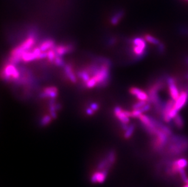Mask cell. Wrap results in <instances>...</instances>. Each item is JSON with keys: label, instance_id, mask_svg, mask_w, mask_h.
Returning a JSON list of instances; mask_svg holds the SVG:
<instances>
[{"label": "cell", "instance_id": "6da1fadb", "mask_svg": "<svg viewBox=\"0 0 188 187\" xmlns=\"http://www.w3.org/2000/svg\"><path fill=\"white\" fill-rule=\"evenodd\" d=\"M188 151V137L178 134H173L169 137L166 151L170 156H178Z\"/></svg>", "mask_w": 188, "mask_h": 187}, {"label": "cell", "instance_id": "7a4b0ae2", "mask_svg": "<svg viewBox=\"0 0 188 187\" xmlns=\"http://www.w3.org/2000/svg\"><path fill=\"white\" fill-rule=\"evenodd\" d=\"M89 72H93V77L85 84L87 88L91 89L97 85H104L107 83L109 75V66L107 63H103L100 66H93Z\"/></svg>", "mask_w": 188, "mask_h": 187}, {"label": "cell", "instance_id": "3957f363", "mask_svg": "<svg viewBox=\"0 0 188 187\" xmlns=\"http://www.w3.org/2000/svg\"><path fill=\"white\" fill-rule=\"evenodd\" d=\"M35 40L33 35L29 36L19 46L15 47L10 53L9 62L12 64H17L22 60V57L24 52L30 50L35 45Z\"/></svg>", "mask_w": 188, "mask_h": 187}, {"label": "cell", "instance_id": "277c9868", "mask_svg": "<svg viewBox=\"0 0 188 187\" xmlns=\"http://www.w3.org/2000/svg\"><path fill=\"white\" fill-rule=\"evenodd\" d=\"M132 52L135 60H141L148 54L147 42L144 38L136 37L132 40Z\"/></svg>", "mask_w": 188, "mask_h": 187}, {"label": "cell", "instance_id": "5b68a950", "mask_svg": "<svg viewBox=\"0 0 188 187\" xmlns=\"http://www.w3.org/2000/svg\"><path fill=\"white\" fill-rule=\"evenodd\" d=\"M166 82L168 88V93L170 95V98L176 101L178 98L181 92V91L179 90V88L177 85V80L174 76L166 75Z\"/></svg>", "mask_w": 188, "mask_h": 187}, {"label": "cell", "instance_id": "8992f818", "mask_svg": "<svg viewBox=\"0 0 188 187\" xmlns=\"http://www.w3.org/2000/svg\"><path fill=\"white\" fill-rule=\"evenodd\" d=\"M46 58H47V52H42L40 47H37L32 50L24 52L22 57V60L27 63L35 60H42Z\"/></svg>", "mask_w": 188, "mask_h": 187}, {"label": "cell", "instance_id": "52a82bcc", "mask_svg": "<svg viewBox=\"0 0 188 187\" xmlns=\"http://www.w3.org/2000/svg\"><path fill=\"white\" fill-rule=\"evenodd\" d=\"M2 77L7 80H17L20 77V72L14 64L10 63L5 65L2 72Z\"/></svg>", "mask_w": 188, "mask_h": 187}, {"label": "cell", "instance_id": "ba28073f", "mask_svg": "<svg viewBox=\"0 0 188 187\" xmlns=\"http://www.w3.org/2000/svg\"><path fill=\"white\" fill-rule=\"evenodd\" d=\"M114 114L122 124L128 125L131 117V111L124 110L121 107L117 106L114 109Z\"/></svg>", "mask_w": 188, "mask_h": 187}, {"label": "cell", "instance_id": "9c48e42d", "mask_svg": "<svg viewBox=\"0 0 188 187\" xmlns=\"http://www.w3.org/2000/svg\"><path fill=\"white\" fill-rule=\"evenodd\" d=\"M108 170H97L94 171L90 177V181L93 184H102L108 176Z\"/></svg>", "mask_w": 188, "mask_h": 187}, {"label": "cell", "instance_id": "30bf717a", "mask_svg": "<svg viewBox=\"0 0 188 187\" xmlns=\"http://www.w3.org/2000/svg\"><path fill=\"white\" fill-rule=\"evenodd\" d=\"M130 93L132 95L135 96L138 100L149 101V95L148 94L142 90L137 87H132L129 90Z\"/></svg>", "mask_w": 188, "mask_h": 187}, {"label": "cell", "instance_id": "8fae6325", "mask_svg": "<svg viewBox=\"0 0 188 187\" xmlns=\"http://www.w3.org/2000/svg\"><path fill=\"white\" fill-rule=\"evenodd\" d=\"M57 93H58V90L56 87L49 86L43 90V93L41 94V97L55 98L57 95Z\"/></svg>", "mask_w": 188, "mask_h": 187}, {"label": "cell", "instance_id": "7c38bea8", "mask_svg": "<svg viewBox=\"0 0 188 187\" xmlns=\"http://www.w3.org/2000/svg\"><path fill=\"white\" fill-rule=\"evenodd\" d=\"M54 50L57 56L62 57L71 51L72 50V46L71 45H59L55 47Z\"/></svg>", "mask_w": 188, "mask_h": 187}, {"label": "cell", "instance_id": "4fadbf2b", "mask_svg": "<svg viewBox=\"0 0 188 187\" xmlns=\"http://www.w3.org/2000/svg\"><path fill=\"white\" fill-rule=\"evenodd\" d=\"M172 126H175L178 129H182L185 126V120L183 117L178 113L172 119Z\"/></svg>", "mask_w": 188, "mask_h": 187}, {"label": "cell", "instance_id": "5bb4252c", "mask_svg": "<svg viewBox=\"0 0 188 187\" xmlns=\"http://www.w3.org/2000/svg\"><path fill=\"white\" fill-rule=\"evenodd\" d=\"M39 47L42 52H47L49 50L55 47L54 42L51 39L45 40L40 44Z\"/></svg>", "mask_w": 188, "mask_h": 187}, {"label": "cell", "instance_id": "9a60e30c", "mask_svg": "<svg viewBox=\"0 0 188 187\" xmlns=\"http://www.w3.org/2000/svg\"><path fill=\"white\" fill-rule=\"evenodd\" d=\"M65 69V72L67 76L68 77V79L70 80L72 83H76L77 82V78L76 77L72 70V68L70 65H67L64 66Z\"/></svg>", "mask_w": 188, "mask_h": 187}, {"label": "cell", "instance_id": "2e32d148", "mask_svg": "<svg viewBox=\"0 0 188 187\" xmlns=\"http://www.w3.org/2000/svg\"><path fill=\"white\" fill-rule=\"evenodd\" d=\"M144 38L147 42L155 46H158L161 43V42L160 41L159 39H158L157 38L153 37L150 34H145Z\"/></svg>", "mask_w": 188, "mask_h": 187}, {"label": "cell", "instance_id": "e0dca14e", "mask_svg": "<svg viewBox=\"0 0 188 187\" xmlns=\"http://www.w3.org/2000/svg\"><path fill=\"white\" fill-rule=\"evenodd\" d=\"M78 76L80 78H81L83 82L86 84L90 79V75L89 74L88 71L87 70H80L78 72Z\"/></svg>", "mask_w": 188, "mask_h": 187}, {"label": "cell", "instance_id": "ac0fdd59", "mask_svg": "<svg viewBox=\"0 0 188 187\" xmlns=\"http://www.w3.org/2000/svg\"><path fill=\"white\" fill-rule=\"evenodd\" d=\"M124 16V12L123 11H119L117 13H116L111 18L110 22L113 25H116L119 21L122 19V18Z\"/></svg>", "mask_w": 188, "mask_h": 187}, {"label": "cell", "instance_id": "d6986e66", "mask_svg": "<svg viewBox=\"0 0 188 187\" xmlns=\"http://www.w3.org/2000/svg\"><path fill=\"white\" fill-rule=\"evenodd\" d=\"M135 125L134 124L130 125L129 126L128 128L127 129V130L125 131V133L124 134V138L126 139L130 138L132 136V135L135 131Z\"/></svg>", "mask_w": 188, "mask_h": 187}, {"label": "cell", "instance_id": "ffe728a7", "mask_svg": "<svg viewBox=\"0 0 188 187\" xmlns=\"http://www.w3.org/2000/svg\"><path fill=\"white\" fill-rule=\"evenodd\" d=\"M47 52V58L49 62H54V60L57 56L56 52L54 49L49 50Z\"/></svg>", "mask_w": 188, "mask_h": 187}, {"label": "cell", "instance_id": "44dd1931", "mask_svg": "<svg viewBox=\"0 0 188 187\" xmlns=\"http://www.w3.org/2000/svg\"><path fill=\"white\" fill-rule=\"evenodd\" d=\"M148 102H149V101L138 100L137 102L135 103L132 105V109H137L141 108H142L143 106H144Z\"/></svg>", "mask_w": 188, "mask_h": 187}, {"label": "cell", "instance_id": "7402d4cb", "mask_svg": "<svg viewBox=\"0 0 188 187\" xmlns=\"http://www.w3.org/2000/svg\"><path fill=\"white\" fill-rule=\"evenodd\" d=\"M157 51L159 55H163L166 52V46L165 44L161 42L160 45L157 46Z\"/></svg>", "mask_w": 188, "mask_h": 187}, {"label": "cell", "instance_id": "603a6c76", "mask_svg": "<svg viewBox=\"0 0 188 187\" xmlns=\"http://www.w3.org/2000/svg\"><path fill=\"white\" fill-rule=\"evenodd\" d=\"M54 63L57 66H64L63 60L62 58V57H60V56H57V55L56 56Z\"/></svg>", "mask_w": 188, "mask_h": 187}, {"label": "cell", "instance_id": "cb8c5ba5", "mask_svg": "<svg viewBox=\"0 0 188 187\" xmlns=\"http://www.w3.org/2000/svg\"><path fill=\"white\" fill-rule=\"evenodd\" d=\"M51 117H52L51 116L49 115L45 116L41 120V125L42 126H46L48 125L51 120Z\"/></svg>", "mask_w": 188, "mask_h": 187}, {"label": "cell", "instance_id": "d4e9b609", "mask_svg": "<svg viewBox=\"0 0 188 187\" xmlns=\"http://www.w3.org/2000/svg\"><path fill=\"white\" fill-rule=\"evenodd\" d=\"M90 108H91L94 111H96L99 109V105H98V104L96 103H93L91 104Z\"/></svg>", "mask_w": 188, "mask_h": 187}, {"label": "cell", "instance_id": "484cf974", "mask_svg": "<svg viewBox=\"0 0 188 187\" xmlns=\"http://www.w3.org/2000/svg\"><path fill=\"white\" fill-rule=\"evenodd\" d=\"M86 113L88 114V115H89V116H92V115H93V114L94 113V111L90 107V108H87V110H86Z\"/></svg>", "mask_w": 188, "mask_h": 187}, {"label": "cell", "instance_id": "4316f807", "mask_svg": "<svg viewBox=\"0 0 188 187\" xmlns=\"http://www.w3.org/2000/svg\"><path fill=\"white\" fill-rule=\"evenodd\" d=\"M180 32L184 35H188V29L186 27H182L180 29Z\"/></svg>", "mask_w": 188, "mask_h": 187}, {"label": "cell", "instance_id": "83f0119b", "mask_svg": "<svg viewBox=\"0 0 188 187\" xmlns=\"http://www.w3.org/2000/svg\"><path fill=\"white\" fill-rule=\"evenodd\" d=\"M183 61L185 64L188 67V55H185L183 58Z\"/></svg>", "mask_w": 188, "mask_h": 187}, {"label": "cell", "instance_id": "f1b7e54d", "mask_svg": "<svg viewBox=\"0 0 188 187\" xmlns=\"http://www.w3.org/2000/svg\"><path fill=\"white\" fill-rule=\"evenodd\" d=\"M185 80H186L187 81H188V71L185 75Z\"/></svg>", "mask_w": 188, "mask_h": 187}, {"label": "cell", "instance_id": "f546056e", "mask_svg": "<svg viewBox=\"0 0 188 187\" xmlns=\"http://www.w3.org/2000/svg\"><path fill=\"white\" fill-rule=\"evenodd\" d=\"M183 187H188V184H186L183 186Z\"/></svg>", "mask_w": 188, "mask_h": 187}, {"label": "cell", "instance_id": "4dcf8cb0", "mask_svg": "<svg viewBox=\"0 0 188 187\" xmlns=\"http://www.w3.org/2000/svg\"><path fill=\"white\" fill-rule=\"evenodd\" d=\"M186 184H188V181L187 182V183H186Z\"/></svg>", "mask_w": 188, "mask_h": 187}, {"label": "cell", "instance_id": "1f68e13d", "mask_svg": "<svg viewBox=\"0 0 188 187\" xmlns=\"http://www.w3.org/2000/svg\"><path fill=\"white\" fill-rule=\"evenodd\" d=\"M186 1H188V0H186Z\"/></svg>", "mask_w": 188, "mask_h": 187}]
</instances>
